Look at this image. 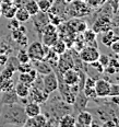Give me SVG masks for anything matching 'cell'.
I'll return each instance as SVG.
<instances>
[{
	"label": "cell",
	"instance_id": "cell-1",
	"mask_svg": "<svg viewBox=\"0 0 119 127\" xmlns=\"http://www.w3.org/2000/svg\"><path fill=\"white\" fill-rule=\"evenodd\" d=\"M26 118L24 107L17 103L3 104L0 110V125L23 126Z\"/></svg>",
	"mask_w": 119,
	"mask_h": 127
},
{
	"label": "cell",
	"instance_id": "cell-2",
	"mask_svg": "<svg viewBox=\"0 0 119 127\" xmlns=\"http://www.w3.org/2000/svg\"><path fill=\"white\" fill-rule=\"evenodd\" d=\"M58 77L54 71L46 75H43L42 78V90L45 91L46 93L51 94L54 92H56L58 90Z\"/></svg>",
	"mask_w": 119,
	"mask_h": 127
},
{
	"label": "cell",
	"instance_id": "cell-3",
	"mask_svg": "<svg viewBox=\"0 0 119 127\" xmlns=\"http://www.w3.org/2000/svg\"><path fill=\"white\" fill-rule=\"evenodd\" d=\"M26 53H27L28 57H30L31 62H35V60H42L44 59V47L43 43L38 41L33 42L28 46H26Z\"/></svg>",
	"mask_w": 119,
	"mask_h": 127
},
{
	"label": "cell",
	"instance_id": "cell-4",
	"mask_svg": "<svg viewBox=\"0 0 119 127\" xmlns=\"http://www.w3.org/2000/svg\"><path fill=\"white\" fill-rule=\"evenodd\" d=\"M100 53L98 52L97 47L95 46H91V45H88V46H84L83 48L80 51V54H79V57L83 63L90 64L92 62H95V60L98 59Z\"/></svg>",
	"mask_w": 119,
	"mask_h": 127
},
{
	"label": "cell",
	"instance_id": "cell-5",
	"mask_svg": "<svg viewBox=\"0 0 119 127\" xmlns=\"http://www.w3.org/2000/svg\"><path fill=\"white\" fill-rule=\"evenodd\" d=\"M49 94L46 93L45 91H43L42 89L37 88L35 86H31L30 87V93H28V96L31 101L36 102L38 104H44L46 103V101L48 100Z\"/></svg>",
	"mask_w": 119,
	"mask_h": 127
},
{
	"label": "cell",
	"instance_id": "cell-6",
	"mask_svg": "<svg viewBox=\"0 0 119 127\" xmlns=\"http://www.w3.org/2000/svg\"><path fill=\"white\" fill-rule=\"evenodd\" d=\"M59 58L57 60V66H58V70H59L60 73H63L66 70L70 69V68H73L74 66V63H73V58L70 56V53L66 51L63 54L59 55Z\"/></svg>",
	"mask_w": 119,
	"mask_h": 127
},
{
	"label": "cell",
	"instance_id": "cell-7",
	"mask_svg": "<svg viewBox=\"0 0 119 127\" xmlns=\"http://www.w3.org/2000/svg\"><path fill=\"white\" fill-rule=\"evenodd\" d=\"M110 82L106 79H98L95 81V93L97 97H106L109 94Z\"/></svg>",
	"mask_w": 119,
	"mask_h": 127
},
{
	"label": "cell",
	"instance_id": "cell-8",
	"mask_svg": "<svg viewBox=\"0 0 119 127\" xmlns=\"http://www.w3.org/2000/svg\"><path fill=\"white\" fill-rule=\"evenodd\" d=\"M48 123V117L45 114L39 113L38 115L34 116V117H27L24 123L25 127H45L47 126Z\"/></svg>",
	"mask_w": 119,
	"mask_h": 127
},
{
	"label": "cell",
	"instance_id": "cell-9",
	"mask_svg": "<svg viewBox=\"0 0 119 127\" xmlns=\"http://www.w3.org/2000/svg\"><path fill=\"white\" fill-rule=\"evenodd\" d=\"M93 115L89 111H81L75 117V126L76 127H89L93 122Z\"/></svg>",
	"mask_w": 119,
	"mask_h": 127
},
{
	"label": "cell",
	"instance_id": "cell-10",
	"mask_svg": "<svg viewBox=\"0 0 119 127\" xmlns=\"http://www.w3.org/2000/svg\"><path fill=\"white\" fill-rule=\"evenodd\" d=\"M17 9L18 7L12 1H1V4H0L1 15H3L6 19H9V20L14 18Z\"/></svg>",
	"mask_w": 119,
	"mask_h": 127
},
{
	"label": "cell",
	"instance_id": "cell-11",
	"mask_svg": "<svg viewBox=\"0 0 119 127\" xmlns=\"http://www.w3.org/2000/svg\"><path fill=\"white\" fill-rule=\"evenodd\" d=\"M62 75V81L68 86H74L79 83V71L70 68V69L66 70Z\"/></svg>",
	"mask_w": 119,
	"mask_h": 127
},
{
	"label": "cell",
	"instance_id": "cell-12",
	"mask_svg": "<svg viewBox=\"0 0 119 127\" xmlns=\"http://www.w3.org/2000/svg\"><path fill=\"white\" fill-rule=\"evenodd\" d=\"M110 28H112V22H110V20L108 19L107 17H100L99 19L94 23L92 30L97 34V33H104V32H106L107 30H109Z\"/></svg>",
	"mask_w": 119,
	"mask_h": 127
},
{
	"label": "cell",
	"instance_id": "cell-13",
	"mask_svg": "<svg viewBox=\"0 0 119 127\" xmlns=\"http://www.w3.org/2000/svg\"><path fill=\"white\" fill-rule=\"evenodd\" d=\"M95 79L92 77H88L84 81L83 88H82V92L84 93L85 96L90 97H96V93H95Z\"/></svg>",
	"mask_w": 119,
	"mask_h": 127
},
{
	"label": "cell",
	"instance_id": "cell-14",
	"mask_svg": "<svg viewBox=\"0 0 119 127\" xmlns=\"http://www.w3.org/2000/svg\"><path fill=\"white\" fill-rule=\"evenodd\" d=\"M24 112L27 117H34V116L38 115L39 113H42V107H41V104L36 102H27L26 104L24 105Z\"/></svg>",
	"mask_w": 119,
	"mask_h": 127
},
{
	"label": "cell",
	"instance_id": "cell-15",
	"mask_svg": "<svg viewBox=\"0 0 119 127\" xmlns=\"http://www.w3.org/2000/svg\"><path fill=\"white\" fill-rule=\"evenodd\" d=\"M37 71L34 69V67L28 71V72H20L19 75V81L27 84V86H32L33 82L35 81L36 77H37Z\"/></svg>",
	"mask_w": 119,
	"mask_h": 127
},
{
	"label": "cell",
	"instance_id": "cell-16",
	"mask_svg": "<svg viewBox=\"0 0 119 127\" xmlns=\"http://www.w3.org/2000/svg\"><path fill=\"white\" fill-rule=\"evenodd\" d=\"M35 65V69L36 71H37L38 75H46V73H49L52 71V68L51 66L49 65V63H47L46 60L42 59V60H35V62H32Z\"/></svg>",
	"mask_w": 119,
	"mask_h": 127
},
{
	"label": "cell",
	"instance_id": "cell-17",
	"mask_svg": "<svg viewBox=\"0 0 119 127\" xmlns=\"http://www.w3.org/2000/svg\"><path fill=\"white\" fill-rule=\"evenodd\" d=\"M116 41H119V36L112 30V29H109V30H107L106 32H104V33H103L102 43L104 44L105 46L109 47L110 45H112L114 42H116Z\"/></svg>",
	"mask_w": 119,
	"mask_h": 127
},
{
	"label": "cell",
	"instance_id": "cell-18",
	"mask_svg": "<svg viewBox=\"0 0 119 127\" xmlns=\"http://www.w3.org/2000/svg\"><path fill=\"white\" fill-rule=\"evenodd\" d=\"M30 87L31 86H27V84L19 81V82L14 86V92L17 93V95L20 99H23V97L27 99L28 93H30Z\"/></svg>",
	"mask_w": 119,
	"mask_h": 127
},
{
	"label": "cell",
	"instance_id": "cell-19",
	"mask_svg": "<svg viewBox=\"0 0 119 127\" xmlns=\"http://www.w3.org/2000/svg\"><path fill=\"white\" fill-rule=\"evenodd\" d=\"M19 96L17 95V93L14 92V89L9 90V91H4L2 94L1 101L2 104H11V103H18Z\"/></svg>",
	"mask_w": 119,
	"mask_h": 127
},
{
	"label": "cell",
	"instance_id": "cell-20",
	"mask_svg": "<svg viewBox=\"0 0 119 127\" xmlns=\"http://www.w3.org/2000/svg\"><path fill=\"white\" fill-rule=\"evenodd\" d=\"M58 125L61 127H74L75 117L71 114H65L58 120Z\"/></svg>",
	"mask_w": 119,
	"mask_h": 127
},
{
	"label": "cell",
	"instance_id": "cell-21",
	"mask_svg": "<svg viewBox=\"0 0 119 127\" xmlns=\"http://www.w3.org/2000/svg\"><path fill=\"white\" fill-rule=\"evenodd\" d=\"M23 8H24L28 13H30L31 17L37 14V13L39 12L38 6H37V1H36V0H26V2L23 4Z\"/></svg>",
	"mask_w": 119,
	"mask_h": 127
},
{
	"label": "cell",
	"instance_id": "cell-22",
	"mask_svg": "<svg viewBox=\"0 0 119 127\" xmlns=\"http://www.w3.org/2000/svg\"><path fill=\"white\" fill-rule=\"evenodd\" d=\"M14 18L19 21L20 23H25V22H27V21L31 19V15L23 7H19L17 9V12H15Z\"/></svg>",
	"mask_w": 119,
	"mask_h": 127
},
{
	"label": "cell",
	"instance_id": "cell-23",
	"mask_svg": "<svg viewBox=\"0 0 119 127\" xmlns=\"http://www.w3.org/2000/svg\"><path fill=\"white\" fill-rule=\"evenodd\" d=\"M83 38H84V43H89V45L91 46H96V33L93 31V30H85L84 31V35H83Z\"/></svg>",
	"mask_w": 119,
	"mask_h": 127
},
{
	"label": "cell",
	"instance_id": "cell-24",
	"mask_svg": "<svg viewBox=\"0 0 119 127\" xmlns=\"http://www.w3.org/2000/svg\"><path fill=\"white\" fill-rule=\"evenodd\" d=\"M43 38V44L44 45H47V46L51 47L59 39V36H58V33H51V34H43L42 36Z\"/></svg>",
	"mask_w": 119,
	"mask_h": 127
},
{
	"label": "cell",
	"instance_id": "cell-25",
	"mask_svg": "<svg viewBox=\"0 0 119 127\" xmlns=\"http://www.w3.org/2000/svg\"><path fill=\"white\" fill-rule=\"evenodd\" d=\"M15 71H17V67H15L13 64H11L10 60H8L7 66L4 67V69L1 71V77L7 78V79H10V78H12V76L14 75Z\"/></svg>",
	"mask_w": 119,
	"mask_h": 127
},
{
	"label": "cell",
	"instance_id": "cell-26",
	"mask_svg": "<svg viewBox=\"0 0 119 127\" xmlns=\"http://www.w3.org/2000/svg\"><path fill=\"white\" fill-rule=\"evenodd\" d=\"M50 48L52 49L56 54H58V55H61V54H63L66 51H67V45H66V43L65 42H62V41H58L55 43L54 45H52Z\"/></svg>",
	"mask_w": 119,
	"mask_h": 127
},
{
	"label": "cell",
	"instance_id": "cell-27",
	"mask_svg": "<svg viewBox=\"0 0 119 127\" xmlns=\"http://www.w3.org/2000/svg\"><path fill=\"white\" fill-rule=\"evenodd\" d=\"M37 6L41 12L47 13L52 7V2L50 0H37Z\"/></svg>",
	"mask_w": 119,
	"mask_h": 127
},
{
	"label": "cell",
	"instance_id": "cell-28",
	"mask_svg": "<svg viewBox=\"0 0 119 127\" xmlns=\"http://www.w3.org/2000/svg\"><path fill=\"white\" fill-rule=\"evenodd\" d=\"M25 33H26V29H25V26L20 25L19 28L17 29V30H12V32H11V37H12L13 41L18 42L21 37H22L23 35H25Z\"/></svg>",
	"mask_w": 119,
	"mask_h": 127
},
{
	"label": "cell",
	"instance_id": "cell-29",
	"mask_svg": "<svg viewBox=\"0 0 119 127\" xmlns=\"http://www.w3.org/2000/svg\"><path fill=\"white\" fill-rule=\"evenodd\" d=\"M17 60L19 64H24V63L31 62L30 57H28L27 53H26V49H24V48L20 49L19 53H18V55H17Z\"/></svg>",
	"mask_w": 119,
	"mask_h": 127
},
{
	"label": "cell",
	"instance_id": "cell-30",
	"mask_svg": "<svg viewBox=\"0 0 119 127\" xmlns=\"http://www.w3.org/2000/svg\"><path fill=\"white\" fill-rule=\"evenodd\" d=\"M32 68H33V66L28 62V63H24V64H19L17 67V70L19 71V72H28Z\"/></svg>",
	"mask_w": 119,
	"mask_h": 127
},
{
	"label": "cell",
	"instance_id": "cell-31",
	"mask_svg": "<svg viewBox=\"0 0 119 127\" xmlns=\"http://www.w3.org/2000/svg\"><path fill=\"white\" fill-rule=\"evenodd\" d=\"M109 56H108V55H104V54H100L99 55V57H98V63L100 64V65L103 66V67H106V66L108 65V63H109Z\"/></svg>",
	"mask_w": 119,
	"mask_h": 127
},
{
	"label": "cell",
	"instance_id": "cell-32",
	"mask_svg": "<svg viewBox=\"0 0 119 127\" xmlns=\"http://www.w3.org/2000/svg\"><path fill=\"white\" fill-rule=\"evenodd\" d=\"M112 95H119V83H110V89H109V94L108 96Z\"/></svg>",
	"mask_w": 119,
	"mask_h": 127
},
{
	"label": "cell",
	"instance_id": "cell-33",
	"mask_svg": "<svg viewBox=\"0 0 119 127\" xmlns=\"http://www.w3.org/2000/svg\"><path fill=\"white\" fill-rule=\"evenodd\" d=\"M90 66H91L92 68H94V69H96L99 73H103V72H104V67H103V66L98 63V60H95V62L90 63Z\"/></svg>",
	"mask_w": 119,
	"mask_h": 127
},
{
	"label": "cell",
	"instance_id": "cell-34",
	"mask_svg": "<svg viewBox=\"0 0 119 127\" xmlns=\"http://www.w3.org/2000/svg\"><path fill=\"white\" fill-rule=\"evenodd\" d=\"M20 25H21V23L19 21L15 19V18H12V19H10V23H9V25H8V28L12 31V30H17Z\"/></svg>",
	"mask_w": 119,
	"mask_h": 127
},
{
	"label": "cell",
	"instance_id": "cell-35",
	"mask_svg": "<svg viewBox=\"0 0 119 127\" xmlns=\"http://www.w3.org/2000/svg\"><path fill=\"white\" fill-rule=\"evenodd\" d=\"M27 36H26V34L25 35H23L22 37H21L19 41H18V44L20 45L22 48H26V46H27V43H28V41H27Z\"/></svg>",
	"mask_w": 119,
	"mask_h": 127
},
{
	"label": "cell",
	"instance_id": "cell-36",
	"mask_svg": "<svg viewBox=\"0 0 119 127\" xmlns=\"http://www.w3.org/2000/svg\"><path fill=\"white\" fill-rule=\"evenodd\" d=\"M8 60H9V56L7 54H2L0 53V67H4L7 65Z\"/></svg>",
	"mask_w": 119,
	"mask_h": 127
},
{
	"label": "cell",
	"instance_id": "cell-37",
	"mask_svg": "<svg viewBox=\"0 0 119 127\" xmlns=\"http://www.w3.org/2000/svg\"><path fill=\"white\" fill-rule=\"evenodd\" d=\"M10 52H12L11 49V46H9V45L7 44H2L1 46H0V53H2V54H9Z\"/></svg>",
	"mask_w": 119,
	"mask_h": 127
},
{
	"label": "cell",
	"instance_id": "cell-38",
	"mask_svg": "<svg viewBox=\"0 0 119 127\" xmlns=\"http://www.w3.org/2000/svg\"><path fill=\"white\" fill-rule=\"evenodd\" d=\"M107 66H110V67H114L115 69L119 70V63L117 58H109V63H108Z\"/></svg>",
	"mask_w": 119,
	"mask_h": 127
},
{
	"label": "cell",
	"instance_id": "cell-39",
	"mask_svg": "<svg viewBox=\"0 0 119 127\" xmlns=\"http://www.w3.org/2000/svg\"><path fill=\"white\" fill-rule=\"evenodd\" d=\"M109 48L112 49V51L115 53V54H118V53H119V41L114 42V43L109 46Z\"/></svg>",
	"mask_w": 119,
	"mask_h": 127
},
{
	"label": "cell",
	"instance_id": "cell-40",
	"mask_svg": "<svg viewBox=\"0 0 119 127\" xmlns=\"http://www.w3.org/2000/svg\"><path fill=\"white\" fill-rule=\"evenodd\" d=\"M110 101L115 105H118L119 106V95H112L110 96Z\"/></svg>",
	"mask_w": 119,
	"mask_h": 127
},
{
	"label": "cell",
	"instance_id": "cell-41",
	"mask_svg": "<svg viewBox=\"0 0 119 127\" xmlns=\"http://www.w3.org/2000/svg\"><path fill=\"white\" fill-rule=\"evenodd\" d=\"M116 58H117V60H118V63H119V53H118V54H116Z\"/></svg>",
	"mask_w": 119,
	"mask_h": 127
},
{
	"label": "cell",
	"instance_id": "cell-42",
	"mask_svg": "<svg viewBox=\"0 0 119 127\" xmlns=\"http://www.w3.org/2000/svg\"><path fill=\"white\" fill-rule=\"evenodd\" d=\"M1 1H12V2H13L14 0H1Z\"/></svg>",
	"mask_w": 119,
	"mask_h": 127
},
{
	"label": "cell",
	"instance_id": "cell-43",
	"mask_svg": "<svg viewBox=\"0 0 119 127\" xmlns=\"http://www.w3.org/2000/svg\"><path fill=\"white\" fill-rule=\"evenodd\" d=\"M0 17H1V11H0Z\"/></svg>",
	"mask_w": 119,
	"mask_h": 127
},
{
	"label": "cell",
	"instance_id": "cell-44",
	"mask_svg": "<svg viewBox=\"0 0 119 127\" xmlns=\"http://www.w3.org/2000/svg\"><path fill=\"white\" fill-rule=\"evenodd\" d=\"M0 4H1V0H0Z\"/></svg>",
	"mask_w": 119,
	"mask_h": 127
},
{
	"label": "cell",
	"instance_id": "cell-45",
	"mask_svg": "<svg viewBox=\"0 0 119 127\" xmlns=\"http://www.w3.org/2000/svg\"><path fill=\"white\" fill-rule=\"evenodd\" d=\"M0 76H1V72H0Z\"/></svg>",
	"mask_w": 119,
	"mask_h": 127
},
{
	"label": "cell",
	"instance_id": "cell-46",
	"mask_svg": "<svg viewBox=\"0 0 119 127\" xmlns=\"http://www.w3.org/2000/svg\"><path fill=\"white\" fill-rule=\"evenodd\" d=\"M118 126H119V123H118Z\"/></svg>",
	"mask_w": 119,
	"mask_h": 127
}]
</instances>
